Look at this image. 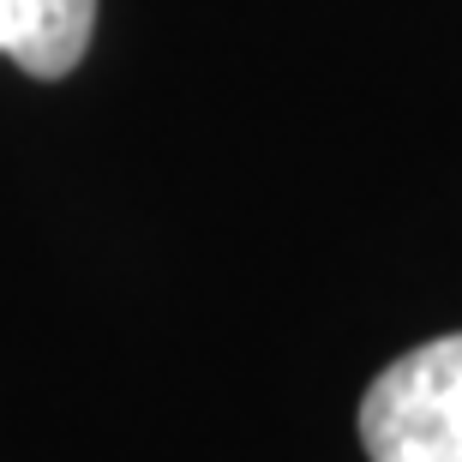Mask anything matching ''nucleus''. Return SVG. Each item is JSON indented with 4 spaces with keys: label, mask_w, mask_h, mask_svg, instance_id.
<instances>
[{
    "label": "nucleus",
    "mask_w": 462,
    "mask_h": 462,
    "mask_svg": "<svg viewBox=\"0 0 462 462\" xmlns=\"http://www.w3.org/2000/svg\"><path fill=\"white\" fill-rule=\"evenodd\" d=\"M373 462H462V330L391 360L360 396Z\"/></svg>",
    "instance_id": "nucleus-1"
},
{
    "label": "nucleus",
    "mask_w": 462,
    "mask_h": 462,
    "mask_svg": "<svg viewBox=\"0 0 462 462\" xmlns=\"http://www.w3.org/2000/svg\"><path fill=\"white\" fill-rule=\"evenodd\" d=\"M97 0H0V60L31 79H67L90 49Z\"/></svg>",
    "instance_id": "nucleus-2"
}]
</instances>
